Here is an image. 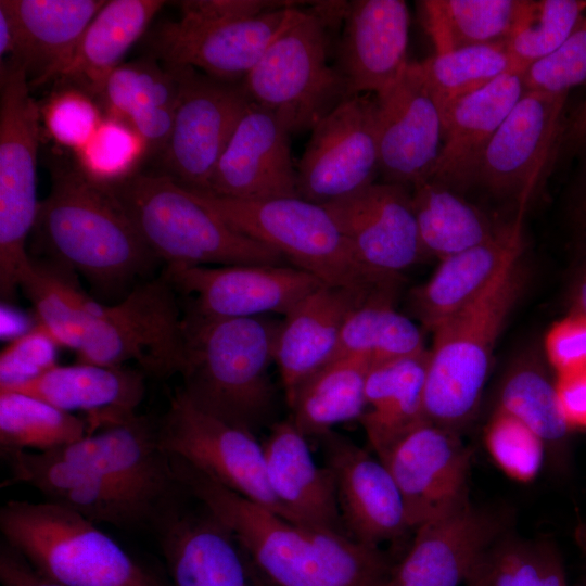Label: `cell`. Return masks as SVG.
Masks as SVG:
<instances>
[{
	"label": "cell",
	"mask_w": 586,
	"mask_h": 586,
	"mask_svg": "<svg viewBox=\"0 0 586 586\" xmlns=\"http://www.w3.org/2000/svg\"><path fill=\"white\" fill-rule=\"evenodd\" d=\"M179 485L233 535L277 586H387L394 566L380 547L296 524L169 456Z\"/></svg>",
	"instance_id": "obj_1"
},
{
	"label": "cell",
	"mask_w": 586,
	"mask_h": 586,
	"mask_svg": "<svg viewBox=\"0 0 586 586\" xmlns=\"http://www.w3.org/2000/svg\"><path fill=\"white\" fill-rule=\"evenodd\" d=\"M281 320L266 315L209 318L183 314V362L179 374L198 409L253 434L275 410L269 367Z\"/></svg>",
	"instance_id": "obj_2"
},
{
	"label": "cell",
	"mask_w": 586,
	"mask_h": 586,
	"mask_svg": "<svg viewBox=\"0 0 586 586\" xmlns=\"http://www.w3.org/2000/svg\"><path fill=\"white\" fill-rule=\"evenodd\" d=\"M52 263L104 292L123 289L157 259L109 189L78 168H58L34 229Z\"/></svg>",
	"instance_id": "obj_3"
},
{
	"label": "cell",
	"mask_w": 586,
	"mask_h": 586,
	"mask_svg": "<svg viewBox=\"0 0 586 586\" xmlns=\"http://www.w3.org/2000/svg\"><path fill=\"white\" fill-rule=\"evenodd\" d=\"M526 279L522 242L485 289L433 332L423 394L425 421L461 434L474 420L495 347Z\"/></svg>",
	"instance_id": "obj_4"
},
{
	"label": "cell",
	"mask_w": 586,
	"mask_h": 586,
	"mask_svg": "<svg viewBox=\"0 0 586 586\" xmlns=\"http://www.w3.org/2000/svg\"><path fill=\"white\" fill-rule=\"evenodd\" d=\"M347 1H318L297 7L260 61L241 81L251 102L271 112L291 135L311 131L343 101L353 97L336 68L333 29Z\"/></svg>",
	"instance_id": "obj_5"
},
{
	"label": "cell",
	"mask_w": 586,
	"mask_h": 586,
	"mask_svg": "<svg viewBox=\"0 0 586 586\" xmlns=\"http://www.w3.org/2000/svg\"><path fill=\"white\" fill-rule=\"evenodd\" d=\"M186 190L233 229L278 251L291 266L323 284L396 300L403 277L382 275L360 263L323 206L300 196L237 200Z\"/></svg>",
	"instance_id": "obj_6"
},
{
	"label": "cell",
	"mask_w": 586,
	"mask_h": 586,
	"mask_svg": "<svg viewBox=\"0 0 586 586\" xmlns=\"http://www.w3.org/2000/svg\"><path fill=\"white\" fill-rule=\"evenodd\" d=\"M105 187L166 268L288 263L278 251L233 229L165 174L136 173Z\"/></svg>",
	"instance_id": "obj_7"
},
{
	"label": "cell",
	"mask_w": 586,
	"mask_h": 586,
	"mask_svg": "<svg viewBox=\"0 0 586 586\" xmlns=\"http://www.w3.org/2000/svg\"><path fill=\"white\" fill-rule=\"evenodd\" d=\"M4 542L62 586H166L94 522L55 504L10 500L0 510Z\"/></svg>",
	"instance_id": "obj_8"
},
{
	"label": "cell",
	"mask_w": 586,
	"mask_h": 586,
	"mask_svg": "<svg viewBox=\"0 0 586 586\" xmlns=\"http://www.w3.org/2000/svg\"><path fill=\"white\" fill-rule=\"evenodd\" d=\"M39 103L30 95L25 69L5 60L0 66V295L14 297L31 258L26 241L34 229L37 154L41 130Z\"/></svg>",
	"instance_id": "obj_9"
},
{
	"label": "cell",
	"mask_w": 586,
	"mask_h": 586,
	"mask_svg": "<svg viewBox=\"0 0 586 586\" xmlns=\"http://www.w3.org/2000/svg\"><path fill=\"white\" fill-rule=\"evenodd\" d=\"M183 315L176 290L163 275L136 285L114 305L91 317L76 351L77 362L122 367L136 361L143 371L168 377L183 362Z\"/></svg>",
	"instance_id": "obj_10"
},
{
	"label": "cell",
	"mask_w": 586,
	"mask_h": 586,
	"mask_svg": "<svg viewBox=\"0 0 586 586\" xmlns=\"http://www.w3.org/2000/svg\"><path fill=\"white\" fill-rule=\"evenodd\" d=\"M156 431L165 453L291 521L270 488L263 444L255 434L198 409L180 390Z\"/></svg>",
	"instance_id": "obj_11"
},
{
	"label": "cell",
	"mask_w": 586,
	"mask_h": 586,
	"mask_svg": "<svg viewBox=\"0 0 586 586\" xmlns=\"http://www.w3.org/2000/svg\"><path fill=\"white\" fill-rule=\"evenodd\" d=\"M179 67V101L161 153L165 175L186 189L207 191L216 165L251 101L241 82Z\"/></svg>",
	"instance_id": "obj_12"
},
{
	"label": "cell",
	"mask_w": 586,
	"mask_h": 586,
	"mask_svg": "<svg viewBox=\"0 0 586 586\" xmlns=\"http://www.w3.org/2000/svg\"><path fill=\"white\" fill-rule=\"evenodd\" d=\"M296 169L297 195L321 206L374 183L380 175L374 98L349 97L322 118Z\"/></svg>",
	"instance_id": "obj_13"
},
{
	"label": "cell",
	"mask_w": 586,
	"mask_h": 586,
	"mask_svg": "<svg viewBox=\"0 0 586 586\" xmlns=\"http://www.w3.org/2000/svg\"><path fill=\"white\" fill-rule=\"evenodd\" d=\"M566 99L526 90L488 143L475 184L527 205L563 144Z\"/></svg>",
	"instance_id": "obj_14"
},
{
	"label": "cell",
	"mask_w": 586,
	"mask_h": 586,
	"mask_svg": "<svg viewBox=\"0 0 586 586\" xmlns=\"http://www.w3.org/2000/svg\"><path fill=\"white\" fill-rule=\"evenodd\" d=\"M176 292L188 295L184 311L209 318L286 315L323 285L313 275L288 265H226L166 268Z\"/></svg>",
	"instance_id": "obj_15"
},
{
	"label": "cell",
	"mask_w": 586,
	"mask_h": 586,
	"mask_svg": "<svg viewBox=\"0 0 586 586\" xmlns=\"http://www.w3.org/2000/svg\"><path fill=\"white\" fill-rule=\"evenodd\" d=\"M374 120L382 181L411 189L430 179L442 151L444 124L419 62H409L374 95Z\"/></svg>",
	"instance_id": "obj_16"
},
{
	"label": "cell",
	"mask_w": 586,
	"mask_h": 586,
	"mask_svg": "<svg viewBox=\"0 0 586 586\" xmlns=\"http://www.w3.org/2000/svg\"><path fill=\"white\" fill-rule=\"evenodd\" d=\"M297 7L219 23L166 22L149 36V51L165 65L189 66L219 80L241 82Z\"/></svg>",
	"instance_id": "obj_17"
},
{
	"label": "cell",
	"mask_w": 586,
	"mask_h": 586,
	"mask_svg": "<svg viewBox=\"0 0 586 586\" xmlns=\"http://www.w3.org/2000/svg\"><path fill=\"white\" fill-rule=\"evenodd\" d=\"M379 459L400 492L412 531L469 499L471 450L459 433L424 421Z\"/></svg>",
	"instance_id": "obj_18"
},
{
	"label": "cell",
	"mask_w": 586,
	"mask_h": 586,
	"mask_svg": "<svg viewBox=\"0 0 586 586\" xmlns=\"http://www.w3.org/2000/svg\"><path fill=\"white\" fill-rule=\"evenodd\" d=\"M316 440L334 476L341 517L353 539L380 547L412 531L400 492L378 457L333 430Z\"/></svg>",
	"instance_id": "obj_19"
},
{
	"label": "cell",
	"mask_w": 586,
	"mask_h": 586,
	"mask_svg": "<svg viewBox=\"0 0 586 586\" xmlns=\"http://www.w3.org/2000/svg\"><path fill=\"white\" fill-rule=\"evenodd\" d=\"M508 519L470 499L415 528L387 586H460L484 551L508 532Z\"/></svg>",
	"instance_id": "obj_20"
},
{
	"label": "cell",
	"mask_w": 586,
	"mask_h": 586,
	"mask_svg": "<svg viewBox=\"0 0 586 586\" xmlns=\"http://www.w3.org/2000/svg\"><path fill=\"white\" fill-rule=\"evenodd\" d=\"M323 207L360 263L375 272L402 277L426 258L408 187L374 182Z\"/></svg>",
	"instance_id": "obj_21"
},
{
	"label": "cell",
	"mask_w": 586,
	"mask_h": 586,
	"mask_svg": "<svg viewBox=\"0 0 586 586\" xmlns=\"http://www.w3.org/2000/svg\"><path fill=\"white\" fill-rule=\"evenodd\" d=\"M291 133L271 112L250 102L212 175L214 195L270 200L297 195Z\"/></svg>",
	"instance_id": "obj_22"
},
{
	"label": "cell",
	"mask_w": 586,
	"mask_h": 586,
	"mask_svg": "<svg viewBox=\"0 0 586 586\" xmlns=\"http://www.w3.org/2000/svg\"><path fill=\"white\" fill-rule=\"evenodd\" d=\"M53 451L94 469L151 517L180 487L156 428L143 417L135 416Z\"/></svg>",
	"instance_id": "obj_23"
},
{
	"label": "cell",
	"mask_w": 586,
	"mask_h": 586,
	"mask_svg": "<svg viewBox=\"0 0 586 586\" xmlns=\"http://www.w3.org/2000/svg\"><path fill=\"white\" fill-rule=\"evenodd\" d=\"M335 66L349 94L379 93L409 63V11L403 0L347 1Z\"/></svg>",
	"instance_id": "obj_24"
},
{
	"label": "cell",
	"mask_w": 586,
	"mask_h": 586,
	"mask_svg": "<svg viewBox=\"0 0 586 586\" xmlns=\"http://www.w3.org/2000/svg\"><path fill=\"white\" fill-rule=\"evenodd\" d=\"M1 454L10 468V483L27 484L39 491L46 501L94 523L129 526L152 519L117 485L84 463L55 451L1 449Z\"/></svg>",
	"instance_id": "obj_25"
},
{
	"label": "cell",
	"mask_w": 586,
	"mask_h": 586,
	"mask_svg": "<svg viewBox=\"0 0 586 586\" xmlns=\"http://www.w3.org/2000/svg\"><path fill=\"white\" fill-rule=\"evenodd\" d=\"M377 300L396 301L323 284L284 316L277 337L275 362L289 405L300 386L331 360L349 314Z\"/></svg>",
	"instance_id": "obj_26"
},
{
	"label": "cell",
	"mask_w": 586,
	"mask_h": 586,
	"mask_svg": "<svg viewBox=\"0 0 586 586\" xmlns=\"http://www.w3.org/2000/svg\"><path fill=\"white\" fill-rule=\"evenodd\" d=\"M524 72H508L442 112L443 146L430 179L461 194L476 183L488 143L526 91Z\"/></svg>",
	"instance_id": "obj_27"
},
{
	"label": "cell",
	"mask_w": 586,
	"mask_h": 586,
	"mask_svg": "<svg viewBox=\"0 0 586 586\" xmlns=\"http://www.w3.org/2000/svg\"><path fill=\"white\" fill-rule=\"evenodd\" d=\"M262 444L270 488L289 519L349 536L341 517L334 476L329 468L315 462L307 437L293 421L272 423Z\"/></svg>",
	"instance_id": "obj_28"
},
{
	"label": "cell",
	"mask_w": 586,
	"mask_h": 586,
	"mask_svg": "<svg viewBox=\"0 0 586 586\" xmlns=\"http://www.w3.org/2000/svg\"><path fill=\"white\" fill-rule=\"evenodd\" d=\"M8 391L33 395L67 412H84L90 434L137 416L145 387L140 371L77 362L56 365Z\"/></svg>",
	"instance_id": "obj_29"
},
{
	"label": "cell",
	"mask_w": 586,
	"mask_h": 586,
	"mask_svg": "<svg viewBox=\"0 0 586 586\" xmlns=\"http://www.w3.org/2000/svg\"><path fill=\"white\" fill-rule=\"evenodd\" d=\"M164 520L161 544L174 586H253L243 550L206 508L170 510Z\"/></svg>",
	"instance_id": "obj_30"
},
{
	"label": "cell",
	"mask_w": 586,
	"mask_h": 586,
	"mask_svg": "<svg viewBox=\"0 0 586 586\" xmlns=\"http://www.w3.org/2000/svg\"><path fill=\"white\" fill-rule=\"evenodd\" d=\"M103 0H0L16 29L18 63L28 84H51L73 55L84 31L105 4Z\"/></svg>",
	"instance_id": "obj_31"
},
{
	"label": "cell",
	"mask_w": 586,
	"mask_h": 586,
	"mask_svg": "<svg viewBox=\"0 0 586 586\" xmlns=\"http://www.w3.org/2000/svg\"><path fill=\"white\" fill-rule=\"evenodd\" d=\"M525 209L526 205L519 206L515 217L491 240L440 260L430 279L411 291L410 310L422 329L433 333L485 289L513 249L524 242Z\"/></svg>",
	"instance_id": "obj_32"
},
{
	"label": "cell",
	"mask_w": 586,
	"mask_h": 586,
	"mask_svg": "<svg viewBox=\"0 0 586 586\" xmlns=\"http://www.w3.org/2000/svg\"><path fill=\"white\" fill-rule=\"evenodd\" d=\"M494 409L519 419L542 440L545 463L553 473L569 469L573 433L561 413L555 373L543 351L527 347L512 358L497 385Z\"/></svg>",
	"instance_id": "obj_33"
},
{
	"label": "cell",
	"mask_w": 586,
	"mask_h": 586,
	"mask_svg": "<svg viewBox=\"0 0 586 586\" xmlns=\"http://www.w3.org/2000/svg\"><path fill=\"white\" fill-rule=\"evenodd\" d=\"M164 4L160 0L106 1L51 84L54 88L73 87L100 99L111 74Z\"/></svg>",
	"instance_id": "obj_34"
},
{
	"label": "cell",
	"mask_w": 586,
	"mask_h": 586,
	"mask_svg": "<svg viewBox=\"0 0 586 586\" xmlns=\"http://www.w3.org/2000/svg\"><path fill=\"white\" fill-rule=\"evenodd\" d=\"M180 93V67L153 58L120 64L100 97L106 115L127 123L144 141L148 152H163Z\"/></svg>",
	"instance_id": "obj_35"
},
{
	"label": "cell",
	"mask_w": 586,
	"mask_h": 586,
	"mask_svg": "<svg viewBox=\"0 0 586 586\" xmlns=\"http://www.w3.org/2000/svg\"><path fill=\"white\" fill-rule=\"evenodd\" d=\"M426 353L388 360L370 368L366 410L359 418L369 446L379 458L396 441L425 421Z\"/></svg>",
	"instance_id": "obj_36"
},
{
	"label": "cell",
	"mask_w": 586,
	"mask_h": 586,
	"mask_svg": "<svg viewBox=\"0 0 586 586\" xmlns=\"http://www.w3.org/2000/svg\"><path fill=\"white\" fill-rule=\"evenodd\" d=\"M420 241L438 262L491 240L505 222H496L461 193L426 179L411 188Z\"/></svg>",
	"instance_id": "obj_37"
},
{
	"label": "cell",
	"mask_w": 586,
	"mask_h": 586,
	"mask_svg": "<svg viewBox=\"0 0 586 586\" xmlns=\"http://www.w3.org/2000/svg\"><path fill=\"white\" fill-rule=\"evenodd\" d=\"M371 361L358 355L334 358L297 390L290 418L308 438L336 424L359 420L366 410V381Z\"/></svg>",
	"instance_id": "obj_38"
},
{
	"label": "cell",
	"mask_w": 586,
	"mask_h": 586,
	"mask_svg": "<svg viewBox=\"0 0 586 586\" xmlns=\"http://www.w3.org/2000/svg\"><path fill=\"white\" fill-rule=\"evenodd\" d=\"M530 0L418 1L423 25L435 53L507 42Z\"/></svg>",
	"instance_id": "obj_39"
},
{
	"label": "cell",
	"mask_w": 586,
	"mask_h": 586,
	"mask_svg": "<svg viewBox=\"0 0 586 586\" xmlns=\"http://www.w3.org/2000/svg\"><path fill=\"white\" fill-rule=\"evenodd\" d=\"M71 272L56 264L31 259L20 288L33 304L37 323L59 347L76 353L86 327L102 304L85 294Z\"/></svg>",
	"instance_id": "obj_40"
},
{
	"label": "cell",
	"mask_w": 586,
	"mask_h": 586,
	"mask_svg": "<svg viewBox=\"0 0 586 586\" xmlns=\"http://www.w3.org/2000/svg\"><path fill=\"white\" fill-rule=\"evenodd\" d=\"M466 586H571L562 555L552 540L507 532L471 570Z\"/></svg>",
	"instance_id": "obj_41"
},
{
	"label": "cell",
	"mask_w": 586,
	"mask_h": 586,
	"mask_svg": "<svg viewBox=\"0 0 586 586\" xmlns=\"http://www.w3.org/2000/svg\"><path fill=\"white\" fill-rule=\"evenodd\" d=\"M394 304L393 301L377 300L353 310L342 328L331 360L358 355L374 366L426 353L423 329L398 313Z\"/></svg>",
	"instance_id": "obj_42"
},
{
	"label": "cell",
	"mask_w": 586,
	"mask_h": 586,
	"mask_svg": "<svg viewBox=\"0 0 586 586\" xmlns=\"http://www.w3.org/2000/svg\"><path fill=\"white\" fill-rule=\"evenodd\" d=\"M88 434L87 421L38 397L21 392H0L1 449L48 453Z\"/></svg>",
	"instance_id": "obj_43"
},
{
	"label": "cell",
	"mask_w": 586,
	"mask_h": 586,
	"mask_svg": "<svg viewBox=\"0 0 586 586\" xmlns=\"http://www.w3.org/2000/svg\"><path fill=\"white\" fill-rule=\"evenodd\" d=\"M419 63L425 84L442 112L501 75L520 69L510 56L506 42L434 53Z\"/></svg>",
	"instance_id": "obj_44"
},
{
	"label": "cell",
	"mask_w": 586,
	"mask_h": 586,
	"mask_svg": "<svg viewBox=\"0 0 586 586\" xmlns=\"http://www.w3.org/2000/svg\"><path fill=\"white\" fill-rule=\"evenodd\" d=\"M586 15V0H530L506 42L520 69L553 53Z\"/></svg>",
	"instance_id": "obj_45"
},
{
	"label": "cell",
	"mask_w": 586,
	"mask_h": 586,
	"mask_svg": "<svg viewBox=\"0 0 586 586\" xmlns=\"http://www.w3.org/2000/svg\"><path fill=\"white\" fill-rule=\"evenodd\" d=\"M149 153L142 138L122 119L105 115L92 137L77 151V168L90 180L109 186L135 175Z\"/></svg>",
	"instance_id": "obj_46"
},
{
	"label": "cell",
	"mask_w": 586,
	"mask_h": 586,
	"mask_svg": "<svg viewBox=\"0 0 586 586\" xmlns=\"http://www.w3.org/2000/svg\"><path fill=\"white\" fill-rule=\"evenodd\" d=\"M484 444L495 464L510 479L528 483L546 461L542 440L513 416L493 409L484 429Z\"/></svg>",
	"instance_id": "obj_47"
},
{
	"label": "cell",
	"mask_w": 586,
	"mask_h": 586,
	"mask_svg": "<svg viewBox=\"0 0 586 586\" xmlns=\"http://www.w3.org/2000/svg\"><path fill=\"white\" fill-rule=\"evenodd\" d=\"M40 112L49 137L74 152L92 137L104 117L92 97L73 87H58Z\"/></svg>",
	"instance_id": "obj_48"
},
{
	"label": "cell",
	"mask_w": 586,
	"mask_h": 586,
	"mask_svg": "<svg viewBox=\"0 0 586 586\" xmlns=\"http://www.w3.org/2000/svg\"><path fill=\"white\" fill-rule=\"evenodd\" d=\"M586 84V15L566 40L549 56L524 72L526 90L569 94Z\"/></svg>",
	"instance_id": "obj_49"
},
{
	"label": "cell",
	"mask_w": 586,
	"mask_h": 586,
	"mask_svg": "<svg viewBox=\"0 0 586 586\" xmlns=\"http://www.w3.org/2000/svg\"><path fill=\"white\" fill-rule=\"evenodd\" d=\"M58 347L38 323L10 341L0 354V392L30 382L55 367Z\"/></svg>",
	"instance_id": "obj_50"
},
{
	"label": "cell",
	"mask_w": 586,
	"mask_h": 586,
	"mask_svg": "<svg viewBox=\"0 0 586 586\" xmlns=\"http://www.w3.org/2000/svg\"><path fill=\"white\" fill-rule=\"evenodd\" d=\"M543 354L555 374L586 367V316L570 311L547 330Z\"/></svg>",
	"instance_id": "obj_51"
},
{
	"label": "cell",
	"mask_w": 586,
	"mask_h": 586,
	"mask_svg": "<svg viewBox=\"0 0 586 586\" xmlns=\"http://www.w3.org/2000/svg\"><path fill=\"white\" fill-rule=\"evenodd\" d=\"M295 1L188 0L179 1L180 21L195 24L219 23L258 16L265 12L300 5Z\"/></svg>",
	"instance_id": "obj_52"
},
{
	"label": "cell",
	"mask_w": 586,
	"mask_h": 586,
	"mask_svg": "<svg viewBox=\"0 0 586 586\" xmlns=\"http://www.w3.org/2000/svg\"><path fill=\"white\" fill-rule=\"evenodd\" d=\"M561 413L572 431L586 432V367L555 374Z\"/></svg>",
	"instance_id": "obj_53"
},
{
	"label": "cell",
	"mask_w": 586,
	"mask_h": 586,
	"mask_svg": "<svg viewBox=\"0 0 586 586\" xmlns=\"http://www.w3.org/2000/svg\"><path fill=\"white\" fill-rule=\"evenodd\" d=\"M0 581L3 586H62L40 574L5 542L0 549Z\"/></svg>",
	"instance_id": "obj_54"
},
{
	"label": "cell",
	"mask_w": 586,
	"mask_h": 586,
	"mask_svg": "<svg viewBox=\"0 0 586 586\" xmlns=\"http://www.w3.org/2000/svg\"><path fill=\"white\" fill-rule=\"evenodd\" d=\"M563 144L571 153L582 155L586 151V95L566 126Z\"/></svg>",
	"instance_id": "obj_55"
},
{
	"label": "cell",
	"mask_w": 586,
	"mask_h": 586,
	"mask_svg": "<svg viewBox=\"0 0 586 586\" xmlns=\"http://www.w3.org/2000/svg\"><path fill=\"white\" fill-rule=\"evenodd\" d=\"M0 314L1 337L3 340L12 341L34 328L29 324L28 319L9 303H2Z\"/></svg>",
	"instance_id": "obj_56"
},
{
	"label": "cell",
	"mask_w": 586,
	"mask_h": 586,
	"mask_svg": "<svg viewBox=\"0 0 586 586\" xmlns=\"http://www.w3.org/2000/svg\"><path fill=\"white\" fill-rule=\"evenodd\" d=\"M586 233V230H585ZM570 309L586 316V246L569 292Z\"/></svg>",
	"instance_id": "obj_57"
},
{
	"label": "cell",
	"mask_w": 586,
	"mask_h": 586,
	"mask_svg": "<svg viewBox=\"0 0 586 586\" xmlns=\"http://www.w3.org/2000/svg\"><path fill=\"white\" fill-rule=\"evenodd\" d=\"M16 29L8 10L0 4V55L12 59L16 50Z\"/></svg>",
	"instance_id": "obj_58"
},
{
	"label": "cell",
	"mask_w": 586,
	"mask_h": 586,
	"mask_svg": "<svg viewBox=\"0 0 586 586\" xmlns=\"http://www.w3.org/2000/svg\"><path fill=\"white\" fill-rule=\"evenodd\" d=\"M585 157V162L581 168L578 176L576 193L574 200V218L576 224L586 230V151L582 154Z\"/></svg>",
	"instance_id": "obj_59"
},
{
	"label": "cell",
	"mask_w": 586,
	"mask_h": 586,
	"mask_svg": "<svg viewBox=\"0 0 586 586\" xmlns=\"http://www.w3.org/2000/svg\"><path fill=\"white\" fill-rule=\"evenodd\" d=\"M246 562L253 586H270L269 582L260 575V573L256 570V568L253 565V563L249 560L247 557Z\"/></svg>",
	"instance_id": "obj_60"
},
{
	"label": "cell",
	"mask_w": 586,
	"mask_h": 586,
	"mask_svg": "<svg viewBox=\"0 0 586 586\" xmlns=\"http://www.w3.org/2000/svg\"><path fill=\"white\" fill-rule=\"evenodd\" d=\"M576 540L577 544L586 559V525L583 523H579V525L576 528Z\"/></svg>",
	"instance_id": "obj_61"
},
{
	"label": "cell",
	"mask_w": 586,
	"mask_h": 586,
	"mask_svg": "<svg viewBox=\"0 0 586 586\" xmlns=\"http://www.w3.org/2000/svg\"><path fill=\"white\" fill-rule=\"evenodd\" d=\"M576 586H586V575L577 583Z\"/></svg>",
	"instance_id": "obj_62"
}]
</instances>
